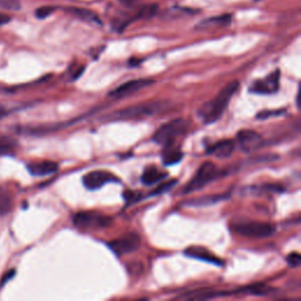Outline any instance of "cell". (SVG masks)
<instances>
[{"instance_id":"obj_1","label":"cell","mask_w":301,"mask_h":301,"mask_svg":"<svg viewBox=\"0 0 301 301\" xmlns=\"http://www.w3.org/2000/svg\"><path fill=\"white\" fill-rule=\"evenodd\" d=\"M239 90V82L233 80L227 84L216 96L207 103H205L199 108L198 114L205 124H213L218 121L222 114L225 113L230 101L232 100L234 94Z\"/></svg>"},{"instance_id":"obj_2","label":"cell","mask_w":301,"mask_h":301,"mask_svg":"<svg viewBox=\"0 0 301 301\" xmlns=\"http://www.w3.org/2000/svg\"><path fill=\"white\" fill-rule=\"evenodd\" d=\"M167 106L166 101H146L138 105H133L121 110L113 112L107 117L108 120H136V119H145L153 117L160 113Z\"/></svg>"},{"instance_id":"obj_3","label":"cell","mask_w":301,"mask_h":301,"mask_svg":"<svg viewBox=\"0 0 301 301\" xmlns=\"http://www.w3.org/2000/svg\"><path fill=\"white\" fill-rule=\"evenodd\" d=\"M188 129V122L183 118L173 119L157 129L152 140L162 146L173 145L176 140L183 136Z\"/></svg>"},{"instance_id":"obj_4","label":"cell","mask_w":301,"mask_h":301,"mask_svg":"<svg viewBox=\"0 0 301 301\" xmlns=\"http://www.w3.org/2000/svg\"><path fill=\"white\" fill-rule=\"evenodd\" d=\"M218 176L219 170L218 167L215 166V164H213L212 162H206L199 167L194 176L192 177V179L186 184V186H185L183 190V193L190 194L198 190H201L206 185H208L209 183H212L213 180H215Z\"/></svg>"},{"instance_id":"obj_5","label":"cell","mask_w":301,"mask_h":301,"mask_svg":"<svg viewBox=\"0 0 301 301\" xmlns=\"http://www.w3.org/2000/svg\"><path fill=\"white\" fill-rule=\"evenodd\" d=\"M232 229L237 234L247 238H267L275 232V226L273 223L257 220H244L236 222Z\"/></svg>"},{"instance_id":"obj_6","label":"cell","mask_w":301,"mask_h":301,"mask_svg":"<svg viewBox=\"0 0 301 301\" xmlns=\"http://www.w3.org/2000/svg\"><path fill=\"white\" fill-rule=\"evenodd\" d=\"M74 226L84 230H101L106 229L112 223V219L108 215L98 212L86 211L79 212L73 215Z\"/></svg>"},{"instance_id":"obj_7","label":"cell","mask_w":301,"mask_h":301,"mask_svg":"<svg viewBox=\"0 0 301 301\" xmlns=\"http://www.w3.org/2000/svg\"><path fill=\"white\" fill-rule=\"evenodd\" d=\"M141 244V239L136 233H128L125 234L117 239L111 240L107 243V246L110 250L120 257V255H125L128 253H132L138 250Z\"/></svg>"},{"instance_id":"obj_8","label":"cell","mask_w":301,"mask_h":301,"mask_svg":"<svg viewBox=\"0 0 301 301\" xmlns=\"http://www.w3.org/2000/svg\"><path fill=\"white\" fill-rule=\"evenodd\" d=\"M110 183H119V179L113 173L104 170H97L89 172L83 177V184L87 190H99L104 185Z\"/></svg>"},{"instance_id":"obj_9","label":"cell","mask_w":301,"mask_h":301,"mask_svg":"<svg viewBox=\"0 0 301 301\" xmlns=\"http://www.w3.org/2000/svg\"><path fill=\"white\" fill-rule=\"evenodd\" d=\"M155 83V80L152 79H134V80H129L127 83H124L122 85H120L117 89L111 91L110 92V97L117 98V99H121V98H126V97H131L133 94L139 92L146 87H148L149 85Z\"/></svg>"},{"instance_id":"obj_10","label":"cell","mask_w":301,"mask_h":301,"mask_svg":"<svg viewBox=\"0 0 301 301\" xmlns=\"http://www.w3.org/2000/svg\"><path fill=\"white\" fill-rule=\"evenodd\" d=\"M280 86V71H276L269 73L265 79L255 80L252 84L250 92L255 94H273L279 90Z\"/></svg>"},{"instance_id":"obj_11","label":"cell","mask_w":301,"mask_h":301,"mask_svg":"<svg viewBox=\"0 0 301 301\" xmlns=\"http://www.w3.org/2000/svg\"><path fill=\"white\" fill-rule=\"evenodd\" d=\"M237 141L243 152H253L264 145V138L252 129H241L237 135Z\"/></svg>"},{"instance_id":"obj_12","label":"cell","mask_w":301,"mask_h":301,"mask_svg":"<svg viewBox=\"0 0 301 301\" xmlns=\"http://www.w3.org/2000/svg\"><path fill=\"white\" fill-rule=\"evenodd\" d=\"M234 149H236V141L232 139H226L208 147L206 153L209 156L215 157V158L225 159L233 155Z\"/></svg>"},{"instance_id":"obj_13","label":"cell","mask_w":301,"mask_h":301,"mask_svg":"<svg viewBox=\"0 0 301 301\" xmlns=\"http://www.w3.org/2000/svg\"><path fill=\"white\" fill-rule=\"evenodd\" d=\"M59 165L54 162L50 160H44V162H33L27 164V171L34 177H45L53 174L58 171Z\"/></svg>"},{"instance_id":"obj_14","label":"cell","mask_w":301,"mask_h":301,"mask_svg":"<svg viewBox=\"0 0 301 301\" xmlns=\"http://www.w3.org/2000/svg\"><path fill=\"white\" fill-rule=\"evenodd\" d=\"M185 254H186L187 257L199 259V260H202V261H207L209 264H213V265H219V266L222 265V260H220L219 258H216L215 255H213L211 252H208L207 250H205V248L202 247H190L185 251Z\"/></svg>"},{"instance_id":"obj_15","label":"cell","mask_w":301,"mask_h":301,"mask_svg":"<svg viewBox=\"0 0 301 301\" xmlns=\"http://www.w3.org/2000/svg\"><path fill=\"white\" fill-rule=\"evenodd\" d=\"M272 288L265 283H254V285L243 287V288L236 289L233 292H230L231 295H238V294H246V295H255V296H264L272 293Z\"/></svg>"},{"instance_id":"obj_16","label":"cell","mask_w":301,"mask_h":301,"mask_svg":"<svg viewBox=\"0 0 301 301\" xmlns=\"http://www.w3.org/2000/svg\"><path fill=\"white\" fill-rule=\"evenodd\" d=\"M229 198V194H209L205 195V197H200L198 199H193V200H190L186 202V205L192 206V207H206V206H212L214 204H218V202L225 200V199Z\"/></svg>"},{"instance_id":"obj_17","label":"cell","mask_w":301,"mask_h":301,"mask_svg":"<svg viewBox=\"0 0 301 301\" xmlns=\"http://www.w3.org/2000/svg\"><path fill=\"white\" fill-rule=\"evenodd\" d=\"M166 177H167V173L159 171L156 166H148L146 167L145 171H143L141 176V181L143 185H146V186H150V185L165 179Z\"/></svg>"},{"instance_id":"obj_18","label":"cell","mask_w":301,"mask_h":301,"mask_svg":"<svg viewBox=\"0 0 301 301\" xmlns=\"http://www.w3.org/2000/svg\"><path fill=\"white\" fill-rule=\"evenodd\" d=\"M67 12L77 17V18L85 20L87 23L96 24V25H101V20L99 17H98L93 11H91V10L79 9V8H68Z\"/></svg>"},{"instance_id":"obj_19","label":"cell","mask_w":301,"mask_h":301,"mask_svg":"<svg viewBox=\"0 0 301 301\" xmlns=\"http://www.w3.org/2000/svg\"><path fill=\"white\" fill-rule=\"evenodd\" d=\"M13 208V195L8 187L0 186V216L9 214Z\"/></svg>"},{"instance_id":"obj_20","label":"cell","mask_w":301,"mask_h":301,"mask_svg":"<svg viewBox=\"0 0 301 301\" xmlns=\"http://www.w3.org/2000/svg\"><path fill=\"white\" fill-rule=\"evenodd\" d=\"M184 153L179 148L174 147L173 145H169L164 147L163 152V162L165 165H174V164L179 163L183 159Z\"/></svg>"},{"instance_id":"obj_21","label":"cell","mask_w":301,"mask_h":301,"mask_svg":"<svg viewBox=\"0 0 301 301\" xmlns=\"http://www.w3.org/2000/svg\"><path fill=\"white\" fill-rule=\"evenodd\" d=\"M232 22V16L231 15H222L219 17H213V18L205 19L199 24L197 29H208V27L214 26H227Z\"/></svg>"},{"instance_id":"obj_22","label":"cell","mask_w":301,"mask_h":301,"mask_svg":"<svg viewBox=\"0 0 301 301\" xmlns=\"http://www.w3.org/2000/svg\"><path fill=\"white\" fill-rule=\"evenodd\" d=\"M178 184V181L176 179H172V180H167L165 181V183L160 184L158 187L156 188L155 191L150 193V195H159V194H164L166 193V192H169L172 190V188L176 186V185Z\"/></svg>"},{"instance_id":"obj_23","label":"cell","mask_w":301,"mask_h":301,"mask_svg":"<svg viewBox=\"0 0 301 301\" xmlns=\"http://www.w3.org/2000/svg\"><path fill=\"white\" fill-rule=\"evenodd\" d=\"M157 8L156 5H148V6H145V8H142L140 11L136 13L135 18L134 19H146V18H150V17H153L157 13Z\"/></svg>"},{"instance_id":"obj_24","label":"cell","mask_w":301,"mask_h":301,"mask_svg":"<svg viewBox=\"0 0 301 301\" xmlns=\"http://www.w3.org/2000/svg\"><path fill=\"white\" fill-rule=\"evenodd\" d=\"M55 10H57L55 6H51V5L41 6V8H39L36 11V17L38 19H45L47 18V17H50Z\"/></svg>"},{"instance_id":"obj_25","label":"cell","mask_w":301,"mask_h":301,"mask_svg":"<svg viewBox=\"0 0 301 301\" xmlns=\"http://www.w3.org/2000/svg\"><path fill=\"white\" fill-rule=\"evenodd\" d=\"M22 8L19 0H0V9L11 10V11H18Z\"/></svg>"},{"instance_id":"obj_26","label":"cell","mask_w":301,"mask_h":301,"mask_svg":"<svg viewBox=\"0 0 301 301\" xmlns=\"http://www.w3.org/2000/svg\"><path fill=\"white\" fill-rule=\"evenodd\" d=\"M285 113V110H268V111H261L257 115L258 119H268L271 117H279Z\"/></svg>"},{"instance_id":"obj_27","label":"cell","mask_w":301,"mask_h":301,"mask_svg":"<svg viewBox=\"0 0 301 301\" xmlns=\"http://www.w3.org/2000/svg\"><path fill=\"white\" fill-rule=\"evenodd\" d=\"M286 261L290 267H299V265L301 264V255L297 252H293V253L287 255Z\"/></svg>"},{"instance_id":"obj_28","label":"cell","mask_w":301,"mask_h":301,"mask_svg":"<svg viewBox=\"0 0 301 301\" xmlns=\"http://www.w3.org/2000/svg\"><path fill=\"white\" fill-rule=\"evenodd\" d=\"M13 143L9 140L0 139V156H8L12 152Z\"/></svg>"},{"instance_id":"obj_29","label":"cell","mask_w":301,"mask_h":301,"mask_svg":"<svg viewBox=\"0 0 301 301\" xmlns=\"http://www.w3.org/2000/svg\"><path fill=\"white\" fill-rule=\"evenodd\" d=\"M124 197L128 202H134L136 200H139V199L141 198V195L138 193H134V192H126Z\"/></svg>"},{"instance_id":"obj_30","label":"cell","mask_w":301,"mask_h":301,"mask_svg":"<svg viewBox=\"0 0 301 301\" xmlns=\"http://www.w3.org/2000/svg\"><path fill=\"white\" fill-rule=\"evenodd\" d=\"M140 0H119V3H120L121 5H124L125 8H133V6H135Z\"/></svg>"},{"instance_id":"obj_31","label":"cell","mask_w":301,"mask_h":301,"mask_svg":"<svg viewBox=\"0 0 301 301\" xmlns=\"http://www.w3.org/2000/svg\"><path fill=\"white\" fill-rule=\"evenodd\" d=\"M11 17L9 15H4V13H0V26L2 25H5V24H8L11 22Z\"/></svg>"},{"instance_id":"obj_32","label":"cell","mask_w":301,"mask_h":301,"mask_svg":"<svg viewBox=\"0 0 301 301\" xmlns=\"http://www.w3.org/2000/svg\"><path fill=\"white\" fill-rule=\"evenodd\" d=\"M15 274H16V271H10V272H8V273H5L4 278H3V279H2V283H0V285H2V286H3V285H4V283H6V282H8V281H9V280H10V279H11V278H12V276H13V275H15Z\"/></svg>"}]
</instances>
